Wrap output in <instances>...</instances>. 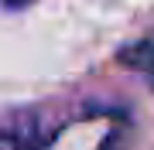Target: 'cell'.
<instances>
[{
	"instance_id": "obj_2",
	"label": "cell",
	"mask_w": 154,
	"mask_h": 150,
	"mask_svg": "<svg viewBox=\"0 0 154 150\" xmlns=\"http://www.w3.org/2000/svg\"><path fill=\"white\" fill-rule=\"evenodd\" d=\"M123 68H130V72H137L144 82L154 89V31L144 34L140 41H134V45H123L120 55H116Z\"/></svg>"
},
{
	"instance_id": "obj_1",
	"label": "cell",
	"mask_w": 154,
	"mask_h": 150,
	"mask_svg": "<svg viewBox=\"0 0 154 150\" xmlns=\"http://www.w3.org/2000/svg\"><path fill=\"white\" fill-rule=\"evenodd\" d=\"M123 133V113H89L58 126L55 133L24 140L7 150H113Z\"/></svg>"
},
{
	"instance_id": "obj_3",
	"label": "cell",
	"mask_w": 154,
	"mask_h": 150,
	"mask_svg": "<svg viewBox=\"0 0 154 150\" xmlns=\"http://www.w3.org/2000/svg\"><path fill=\"white\" fill-rule=\"evenodd\" d=\"M28 4H34V0H0L4 10H21V7H28Z\"/></svg>"
}]
</instances>
